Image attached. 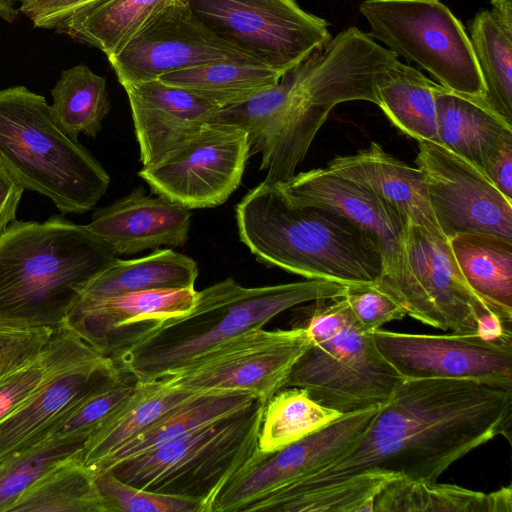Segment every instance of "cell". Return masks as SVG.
<instances>
[{"instance_id":"cell-13","label":"cell","mask_w":512,"mask_h":512,"mask_svg":"<svg viewBox=\"0 0 512 512\" xmlns=\"http://www.w3.org/2000/svg\"><path fill=\"white\" fill-rule=\"evenodd\" d=\"M250 157L248 133L211 122L138 175L151 191L188 209L225 203L239 187Z\"/></svg>"},{"instance_id":"cell-19","label":"cell","mask_w":512,"mask_h":512,"mask_svg":"<svg viewBox=\"0 0 512 512\" xmlns=\"http://www.w3.org/2000/svg\"><path fill=\"white\" fill-rule=\"evenodd\" d=\"M120 373L102 355L59 369L0 422V461L49 439L81 399Z\"/></svg>"},{"instance_id":"cell-36","label":"cell","mask_w":512,"mask_h":512,"mask_svg":"<svg viewBox=\"0 0 512 512\" xmlns=\"http://www.w3.org/2000/svg\"><path fill=\"white\" fill-rule=\"evenodd\" d=\"M469 29L485 86L481 103L512 125V35L487 10L474 17Z\"/></svg>"},{"instance_id":"cell-34","label":"cell","mask_w":512,"mask_h":512,"mask_svg":"<svg viewBox=\"0 0 512 512\" xmlns=\"http://www.w3.org/2000/svg\"><path fill=\"white\" fill-rule=\"evenodd\" d=\"M343 413L314 400L299 387L279 390L265 405L258 449L274 452L328 426Z\"/></svg>"},{"instance_id":"cell-32","label":"cell","mask_w":512,"mask_h":512,"mask_svg":"<svg viewBox=\"0 0 512 512\" xmlns=\"http://www.w3.org/2000/svg\"><path fill=\"white\" fill-rule=\"evenodd\" d=\"M281 76L260 63L219 61L170 72L158 80L225 108L273 86Z\"/></svg>"},{"instance_id":"cell-9","label":"cell","mask_w":512,"mask_h":512,"mask_svg":"<svg viewBox=\"0 0 512 512\" xmlns=\"http://www.w3.org/2000/svg\"><path fill=\"white\" fill-rule=\"evenodd\" d=\"M359 10L370 26L368 35L397 57L416 63L450 91L483 99L470 38L440 0H365Z\"/></svg>"},{"instance_id":"cell-42","label":"cell","mask_w":512,"mask_h":512,"mask_svg":"<svg viewBox=\"0 0 512 512\" xmlns=\"http://www.w3.org/2000/svg\"><path fill=\"white\" fill-rule=\"evenodd\" d=\"M344 297L358 326L366 332L407 315L404 307L376 284L347 287Z\"/></svg>"},{"instance_id":"cell-4","label":"cell","mask_w":512,"mask_h":512,"mask_svg":"<svg viewBox=\"0 0 512 512\" xmlns=\"http://www.w3.org/2000/svg\"><path fill=\"white\" fill-rule=\"evenodd\" d=\"M116 258L87 225L13 221L0 238V324L56 329Z\"/></svg>"},{"instance_id":"cell-41","label":"cell","mask_w":512,"mask_h":512,"mask_svg":"<svg viewBox=\"0 0 512 512\" xmlns=\"http://www.w3.org/2000/svg\"><path fill=\"white\" fill-rule=\"evenodd\" d=\"M54 329L0 326V381L37 360L49 345Z\"/></svg>"},{"instance_id":"cell-12","label":"cell","mask_w":512,"mask_h":512,"mask_svg":"<svg viewBox=\"0 0 512 512\" xmlns=\"http://www.w3.org/2000/svg\"><path fill=\"white\" fill-rule=\"evenodd\" d=\"M310 344L303 326L252 329L200 355L167 378L193 392L242 391L267 403L284 388L294 364Z\"/></svg>"},{"instance_id":"cell-5","label":"cell","mask_w":512,"mask_h":512,"mask_svg":"<svg viewBox=\"0 0 512 512\" xmlns=\"http://www.w3.org/2000/svg\"><path fill=\"white\" fill-rule=\"evenodd\" d=\"M346 290L347 286L324 280L244 287L227 278L197 291L189 312L164 321L114 364L139 382L168 377L229 339L263 328L290 308L341 297Z\"/></svg>"},{"instance_id":"cell-33","label":"cell","mask_w":512,"mask_h":512,"mask_svg":"<svg viewBox=\"0 0 512 512\" xmlns=\"http://www.w3.org/2000/svg\"><path fill=\"white\" fill-rule=\"evenodd\" d=\"M95 472L72 458L35 482L10 512H107Z\"/></svg>"},{"instance_id":"cell-25","label":"cell","mask_w":512,"mask_h":512,"mask_svg":"<svg viewBox=\"0 0 512 512\" xmlns=\"http://www.w3.org/2000/svg\"><path fill=\"white\" fill-rule=\"evenodd\" d=\"M437 135L440 145L482 172L484 160L508 134L512 125L481 101L441 85L435 92Z\"/></svg>"},{"instance_id":"cell-29","label":"cell","mask_w":512,"mask_h":512,"mask_svg":"<svg viewBox=\"0 0 512 512\" xmlns=\"http://www.w3.org/2000/svg\"><path fill=\"white\" fill-rule=\"evenodd\" d=\"M511 486L491 493L397 478L374 499L373 512H511Z\"/></svg>"},{"instance_id":"cell-24","label":"cell","mask_w":512,"mask_h":512,"mask_svg":"<svg viewBox=\"0 0 512 512\" xmlns=\"http://www.w3.org/2000/svg\"><path fill=\"white\" fill-rule=\"evenodd\" d=\"M196 393L172 384L167 377L137 381L125 403L88 438L79 460L95 472L116 449L151 428Z\"/></svg>"},{"instance_id":"cell-8","label":"cell","mask_w":512,"mask_h":512,"mask_svg":"<svg viewBox=\"0 0 512 512\" xmlns=\"http://www.w3.org/2000/svg\"><path fill=\"white\" fill-rule=\"evenodd\" d=\"M265 405L256 399L242 410L109 469L130 485L192 499L203 506V512H211L218 495L258 449Z\"/></svg>"},{"instance_id":"cell-16","label":"cell","mask_w":512,"mask_h":512,"mask_svg":"<svg viewBox=\"0 0 512 512\" xmlns=\"http://www.w3.org/2000/svg\"><path fill=\"white\" fill-rule=\"evenodd\" d=\"M380 405L344 413L328 426L274 452L257 449L218 495L211 512H243L255 500L327 465L365 433Z\"/></svg>"},{"instance_id":"cell-31","label":"cell","mask_w":512,"mask_h":512,"mask_svg":"<svg viewBox=\"0 0 512 512\" xmlns=\"http://www.w3.org/2000/svg\"><path fill=\"white\" fill-rule=\"evenodd\" d=\"M174 0H95L75 11L59 28L102 51L118 54L155 13Z\"/></svg>"},{"instance_id":"cell-37","label":"cell","mask_w":512,"mask_h":512,"mask_svg":"<svg viewBox=\"0 0 512 512\" xmlns=\"http://www.w3.org/2000/svg\"><path fill=\"white\" fill-rule=\"evenodd\" d=\"M98 355L67 323L54 329L48 347L37 360L0 381V422L59 369Z\"/></svg>"},{"instance_id":"cell-27","label":"cell","mask_w":512,"mask_h":512,"mask_svg":"<svg viewBox=\"0 0 512 512\" xmlns=\"http://www.w3.org/2000/svg\"><path fill=\"white\" fill-rule=\"evenodd\" d=\"M449 241L469 287L502 322L510 326L512 242L483 234H460Z\"/></svg>"},{"instance_id":"cell-43","label":"cell","mask_w":512,"mask_h":512,"mask_svg":"<svg viewBox=\"0 0 512 512\" xmlns=\"http://www.w3.org/2000/svg\"><path fill=\"white\" fill-rule=\"evenodd\" d=\"M95 0H17L35 27L59 28L75 11Z\"/></svg>"},{"instance_id":"cell-11","label":"cell","mask_w":512,"mask_h":512,"mask_svg":"<svg viewBox=\"0 0 512 512\" xmlns=\"http://www.w3.org/2000/svg\"><path fill=\"white\" fill-rule=\"evenodd\" d=\"M212 33L282 74L332 38L294 0H184Z\"/></svg>"},{"instance_id":"cell-28","label":"cell","mask_w":512,"mask_h":512,"mask_svg":"<svg viewBox=\"0 0 512 512\" xmlns=\"http://www.w3.org/2000/svg\"><path fill=\"white\" fill-rule=\"evenodd\" d=\"M197 263L170 248L136 259H114L86 285L81 297L101 298L164 289H195Z\"/></svg>"},{"instance_id":"cell-38","label":"cell","mask_w":512,"mask_h":512,"mask_svg":"<svg viewBox=\"0 0 512 512\" xmlns=\"http://www.w3.org/2000/svg\"><path fill=\"white\" fill-rule=\"evenodd\" d=\"M86 435L44 440L0 461V512L10 509L21 495L47 472L79 455Z\"/></svg>"},{"instance_id":"cell-40","label":"cell","mask_w":512,"mask_h":512,"mask_svg":"<svg viewBox=\"0 0 512 512\" xmlns=\"http://www.w3.org/2000/svg\"><path fill=\"white\" fill-rule=\"evenodd\" d=\"M95 474L107 512H203V506L195 500L135 487L110 469Z\"/></svg>"},{"instance_id":"cell-10","label":"cell","mask_w":512,"mask_h":512,"mask_svg":"<svg viewBox=\"0 0 512 512\" xmlns=\"http://www.w3.org/2000/svg\"><path fill=\"white\" fill-rule=\"evenodd\" d=\"M376 285L407 315L443 331L476 333L479 317L493 313L465 281L449 239L412 222L404 228L394 264Z\"/></svg>"},{"instance_id":"cell-6","label":"cell","mask_w":512,"mask_h":512,"mask_svg":"<svg viewBox=\"0 0 512 512\" xmlns=\"http://www.w3.org/2000/svg\"><path fill=\"white\" fill-rule=\"evenodd\" d=\"M0 163L26 190L49 198L62 213L92 210L110 177L69 135L44 96L24 86L0 90Z\"/></svg>"},{"instance_id":"cell-1","label":"cell","mask_w":512,"mask_h":512,"mask_svg":"<svg viewBox=\"0 0 512 512\" xmlns=\"http://www.w3.org/2000/svg\"><path fill=\"white\" fill-rule=\"evenodd\" d=\"M512 385L472 378L404 379L340 456L244 512H373L393 480L434 482L501 435L510 441Z\"/></svg>"},{"instance_id":"cell-20","label":"cell","mask_w":512,"mask_h":512,"mask_svg":"<svg viewBox=\"0 0 512 512\" xmlns=\"http://www.w3.org/2000/svg\"><path fill=\"white\" fill-rule=\"evenodd\" d=\"M144 166L167 154L214 122L222 109L182 88L151 80L123 86Z\"/></svg>"},{"instance_id":"cell-3","label":"cell","mask_w":512,"mask_h":512,"mask_svg":"<svg viewBox=\"0 0 512 512\" xmlns=\"http://www.w3.org/2000/svg\"><path fill=\"white\" fill-rule=\"evenodd\" d=\"M240 240L267 265L347 287L377 284L382 250L365 231L328 208L302 202L282 184L261 182L237 204Z\"/></svg>"},{"instance_id":"cell-30","label":"cell","mask_w":512,"mask_h":512,"mask_svg":"<svg viewBox=\"0 0 512 512\" xmlns=\"http://www.w3.org/2000/svg\"><path fill=\"white\" fill-rule=\"evenodd\" d=\"M439 84L399 60L376 86L377 106L402 133L418 141L439 143L435 92Z\"/></svg>"},{"instance_id":"cell-2","label":"cell","mask_w":512,"mask_h":512,"mask_svg":"<svg viewBox=\"0 0 512 512\" xmlns=\"http://www.w3.org/2000/svg\"><path fill=\"white\" fill-rule=\"evenodd\" d=\"M398 57L357 27L338 33L276 84L222 108L216 122L248 133L250 156L261 153L263 182L283 184L296 173L317 132L338 104L377 105L376 86Z\"/></svg>"},{"instance_id":"cell-18","label":"cell","mask_w":512,"mask_h":512,"mask_svg":"<svg viewBox=\"0 0 512 512\" xmlns=\"http://www.w3.org/2000/svg\"><path fill=\"white\" fill-rule=\"evenodd\" d=\"M196 296L195 289H164L80 297L65 323L114 363L164 321L189 312Z\"/></svg>"},{"instance_id":"cell-35","label":"cell","mask_w":512,"mask_h":512,"mask_svg":"<svg viewBox=\"0 0 512 512\" xmlns=\"http://www.w3.org/2000/svg\"><path fill=\"white\" fill-rule=\"evenodd\" d=\"M51 111L72 137H96L110 110L106 79L84 64L62 71L51 90Z\"/></svg>"},{"instance_id":"cell-46","label":"cell","mask_w":512,"mask_h":512,"mask_svg":"<svg viewBox=\"0 0 512 512\" xmlns=\"http://www.w3.org/2000/svg\"><path fill=\"white\" fill-rule=\"evenodd\" d=\"M492 15L497 23L512 35V0H491Z\"/></svg>"},{"instance_id":"cell-22","label":"cell","mask_w":512,"mask_h":512,"mask_svg":"<svg viewBox=\"0 0 512 512\" xmlns=\"http://www.w3.org/2000/svg\"><path fill=\"white\" fill-rule=\"evenodd\" d=\"M282 185L294 198L337 212L370 235L382 250L385 271L394 264L407 220L371 190L328 167L295 174Z\"/></svg>"},{"instance_id":"cell-44","label":"cell","mask_w":512,"mask_h":512,"mask_svg":"<svg viewBox=\"0 0 512 512\" xmlns=\"http://www.w3.org/2000/svg\"><path fill=\"white\" fill-rule=\"evenodd\" d=\"M482 173L512 201V133L506 135L487 155Z\"/></svg>"},{"instance_id":"cell-17","label":"cell","mask_w":512,"mask_h":512,"mask_svg":"<svg viewBox=\"0 0 512 512\" xmlns=\"http://www.w3.org/2000/svg\"><path fill=\"white\" fill-rule=\"evenodd\" d=\"M381 355L404 378H472L512 385V340L478 333L372 332Z\"/></svg>"},{"instance_id":"cell-48","label":"cell","mask_w":512,"mask_h":512,"mask_svg":"<svg viewBox=\"0 0 512 512\" xmlns=\"http://www.w3.org/2000/svg\"><path fill=\"white\" fill-rule=\"evenodd\" d=\"M3 325V324H0V326Z\"/></svg>"},{"instance_id":"cell-21","label":"cell","mask_w":512,"mask_h":512,"mask_svg":"<svg viewBox=\"0 0 512 512\" xmlns=\"http://www.w3.org/2000/svg\"><path fill=\"white\" fill-rule=\"evenodd\" d=\"M190 209L139 186L112 204L99 208L87 227L118 255H131L160 246L186 243Z\"/></svg>"},{"instance_id":"cell-7","label":"cell","mask_w":512,"mask_h":512,"mask_svg":"<svg viewBox=\"0 0 512 512\" xmlns=\"http://www.w3.org/2000/svg\"><path fill=\"white\" fill-rule=\"evenodd\" d=\"M303 310L311 344L284 388H303L343 414L385 402L404 378L381 355L372 332L358 326L345 297L318 299Z\"/></svg>"},{"instance_id":"cell-47","label":"cell","mask_w":512,"mask_h":512,"mask_svg":"<svg viewBox=\"0 0 512 512\" xmlns=\"http://www.w3.org/2000/svg\"><path fill=\"white\" fill-rule=\"evenodd\" d=\"M17 0H0V15L2 17L11 16L10 11L13 8L14 3H16Z\"/></svg>"},{"instance_id":"cell-15","label":"cell","mask_w":512,"mask_h":512,"mask_svg":"<svg viewBox=\"0 0 512 512\" xmlns=\"http://www.w3.org/2000/svg\"><path fill=\"white\" fill-rule=\"evenodd\" d=\"M418 148L416 163L444 236L450 240L483 234L512 242V201L480 170L442 145L418 141Z\"/></svg>"},{"instance_id":"cell-39","label":"cell","mask_w":512,"mask_h":512,"mask_svg":"<svg viewBox=\"0 0 512 512\" xmlns=\"http://www.w3.org/2000/svg\"><path fill=\"white\" fill-rule=\"evenodd\" d=\"M136 384L137 380L133 376L121 371L117 377L81 399L49 439L70 435L90 437L125 403Z\"/></svg>"},{"instance_id":"cell-26","label":"cell","mask_w":512,"mask_h":512,"mask_svg":"<svg viewBox=\"0 0 512 512\" xmlns=\"http://www.w3.org/2000/svg\"><path fill=\"white\" fill-rule=\"evenodd\" d=\"M256 399L254 395L242 391L198 392L151 428L116 449L105 458L95 473L181 439L206 425L248 407Z\"/></svg>"},{"instance_id":"cell-45","label":"cell","mask_w":512,"mask_h":512,"mask_svg":"<svg viewBox=\"0 0 512 512\" xmlns=\"http://www.w3.org/2000/svg\"><path fill=\"white\" fill-rule=\"evenodd\" d=\"M24 190L21 183L0 163V238L16 220Z\"/></svg>"},{"instance_id":"cell-14","label":"cell","mask_w":512,"mask_h":512,"mask_svg":"<svg viewBox=\"0 0 512 512\" xmlns=\"http://www.w3.org/2000/svg\"><path fill=\"white\" fill-rule=\"evenodd\" d=\"M108 60L122 86L213 62L259 63L206 28L184 0H174L155 13Z\"/></svg>"},{"instance_id":"cell-23","label":"cell","mask_w":512,"mask_h":512,"mask_svg":"<svg viewBox=\"0 0 512 512\" xmlns=\"http://www.w3.org/2000/svg\"><path fill=\"white\" fill-rule=\"evenodd\" d=\"M327 167L371 190L394 207L407 222L440 230L421 170L392 156L380 144L371 142L354 154L337 156Z\"/></svg>"}]
</instances>
